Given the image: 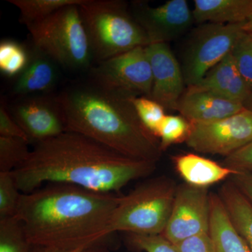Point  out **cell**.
<instances>
[{"label":"cell","instance_id":"18","mask_svg":"<svg viewBox=\"0 0 252 252\" xmlns=\"http://www.w3.org/2000/svg\"><path fill=\"white\" fill-rule=\"evenodd\" d=\"M210 235L215 252H251L235 228L218 193H210Z\"/></svg>","mask_w":252,"mask_h":252},{"label":"cell","instance_id":"34","mask_svg":"<svg viewBox=\"0 0 252 252\" xmlns=\"http://www.w3.org/2000/svg\"><path fill=\"white\" fill-rule=\"evenodd\" d=\"M81 250H65L52 247L41 246V245H31L28 252H82Z\"/></svg>","mask_w":252,"mask_h":252},{"label":"cell","instance_id":"22","mask_svg":"<svg viewBox=\"0 0 252 252\" xmlns=\"http://www.w3.org/2000/svg\"><path fill=\"white\" fill-rule=\"evenodd\" d=\"M29 51L19 42L3 40L0 43V71L8 77H17L27 67Z\"/></svg>","mask_w":252,"mask_h":252},{"label":"cell","instance_id":"20","mask_svg":"<svg viewBox=\"0 0 252 252\" xmlns=\"http://www.w3.org/2000/svg\"><path fill=\"white\" fill-rule=\"evenodd\" d=\"M232 223L252 252V205L236 186L228 181L219 190Z\"/></svg>","mask_w":252,"mask_h":252},{"label":"cell","instance_id":"4","mask_svg":"<svg viewBox=\"0 0 252 252\" xmlns=\"http://www.w3.org/2000/svg\"><path fill=\"white\" fill-rule=\"evenodd\" d=\"M94 61L97 63L150 44L127 4L119 0H85L79 5Z\"/></svg>","mask_w":252,"mask_h":252},{"label":"cell","instance_id":"3","mask_svg":"<svg viewBox=\"0 0 252 252\" xmlns=\"http://www.w3.org/2000/svg\"><path fill=\"white\" fill-rule=\"evenodd\" d=\"M135 97L91 80L65 88L56 96L65 131L77 132L126 157L157 162L160 142L141 122Z\"/></svg>","mask_w":252,"mask_h":252},{"label":"cell","instance_id":"23","mask_svg":"<svg viewBox=\"0 0 252 252\" xmlns=\"http://www.w3.org/2000/svg\"><path fill=\"white\" fill-rule=\"evenodd\" d=\"M31 244L17 217L0 219V252H28Z\"/></svg>","mask_w":252,"mask_h":252},{"label":"cell","instance_id":"9","mask_svg":"<svg viewBox=\"0 0 252 252\" xmlns=\"http://www.w3.org/2000/svg\"><path fill=\"white\" fill-rule=\"evenodd\" d=\"M186 144L198 153L229 157L252 141V111L244 108L221 120L190 123Z\"/></svg>","mask_w":252,"mask_h":252},{"label":"cell","instance_id":"24","mask_svg":"<svg viewBox=\"0 0 252 252\" xmlns=\"http://www.w3.org/2000/svg\"><path fill=\"white\" fill-rule=\"evenodd\" d=\"M27 140L0 136V172H13L21 166L31 150Z\"/></svg>","mask_w":252,"mask_h":252},{"label":"cell","instance_id":"10","mask_svg":"<svg viewBox=\"0 0 252 252\" xmlns=\"http://www.w3.org/2000/svg\"><path fill=\"white\" fill-rule=\"evenodd\" d=\"M210 193L205 187L177 186L171 214L162 235L175 245L195 235L210 233Z\"/></svg>","mask_w":252,"mask_h":252},{"label":"cell","instance_id":"12","mask_svg":"<svg viewBox=\"0 0 252 252\" xmlns=\"http://www.w3.org/2000/svg\"><path fill=\"white\" fill-rule=\"evenodd\" d=\"M10 113L31 144L49 140L65 132L56 97L49 94L18 97Z\"/></svg>","mask_w":252,"mask_h":252},{"label":"cell","instance_id":"7","mask_svg":"<svg viewBox=\"0 0 252 252\" xmlns=\"http://www.w3.org/2000/svg\"><path fill=\"white\" fill-rule=\"evenodd\" d=\"M242 25L207 23L195 32L184 56L182 69L186 85H197L231 53L243 32Z\"/></svg>","mask_w":252,"mask_h":252},{"label":"cell","instance_id":"13","mask_svg":"<svg viewBox=\"0 0 252 252\" xmlns=\"http://www.w3.org/2000/svg\"><path fill=\"white\" fill-rule=\"evenodd\" d=\"M153 76L151 99L164 109H177L185 92L182 67L167 43H156L146 46Z\"/></svg>","mask_w":252,"mask_h":252},{"label":"cell","instance_id":"21","mask_svg":"<svg viewBox=\"0 0 252 252\" xmlns=\"http://www.w3.org/2000/svg\"><path fill=\"white\" fill-rule=\"evenodd\" d=\"M85 0H9L20 11L19 21L26 26L42 21L58 10L70 5H80Z\"/></svg>","mask_w":252,"mask_h":252},{"label":"cell","instance_id":"2","mask_svg":"<svg viewBox=\"0 0 252 252\" xmlns=\"http://www.w3.org/2000/svg\"><path fill=\"white\" fill-rule=\"evenodd\" d=\"M121 196L67 184H49L23 193L16 217L30 244L65 250L100 245Z\"/></svg>","mask_w":252,"mask_h":252},{"label":"cell","instance_id":"17","mask_svg":"<svg viewBox=\"0 0 252 252\" xmlns=\"http://www.w3.org/2000/svg\"><path fill=\"white\" fill-rule=\"evenodd\" d=\"M173 162L185 183L194 187L207 188L238 174L222 164L194 154L176 156Z\"/></svg>","mask_w":252,"mask_h":252},{"label":"cell","instance_id":"36","mask_svg":"<svg viewBox=\"0 0 252 252\" xmlns=\"http://www.w3.org/2000/svg\"><path fill=\"white\" fill-rule=\"evenodd\" d=\"M82 252H103V251L100 248V245H98L92 247V248L86 249Z\"/></svg>","mask_w":252,"mask_h":252},{"label":"cell","instance_id":"5","mask_svg":"<svg viewBox=\"0 0 252 252\" xmlns=\"http://www.w3.org/2000/svg\"><path fill=\"white\" fill-rule=\"evenodd\" d=\"M177 186L172 179L158 177L121 196L111 219L112 233L162 235L171 214Z\"/></svg>","mask_w":252,"mask_h":252},{"label":"cell","instance_id":"16","mask_svg":"<svg viewBox=\"0 0 252 252\" xmlns=\"http://www.w3.org/2000/svg\"><path fill=\"white\" fill-rule=\"evenodd\" d=\"M195 86L243 105L252 94L231 54L225 56Z\"/></svg>","mask_w":252,"mask_h":252},{"label":"cell","instance_id":"26","mask_svg":"<svg viewBox=\"0 0 252 252\" xmlns=\"http://www.w3.org/2000/svg\"><path fill=\"white\" fill-rule=\"evenodd\" d=\"M190 127V123L182 116H165L158 135L162 152L172 144L186 142Z\"/></svg>","mask_w":252,"mask_h":252},{"label":"cell","instance_id":"6","mask_svg":"<svg viewBox=\"0 0 252 252\" xmlns=\"http://www.w3.org/2000/svg\"><path fill=\"white\" fill-rule=\"evenodd\" d=\"M79 6H64L26 26L34 48L71 70L88 69L94 61Z\"/></svg>","mask_w":252,"mask_h":252},{"label":"cell","instance_id":"29","mask_svg":"<svg viewBox=\"0 0 252 252\" xmlns=\"http://www.w3.org/2000/svg\"><path fill=\"white\" fill-rule=\"evenodd\" d=\"M129 243L138 250L146 252H179L175 245L162 235L128 234Z\"/></svg>","mask_w":252,"mask_h":252},{"label":"cell","instance_id":"33","mask_svg":"<svg viewBox=\"0 0 252 252\" xmlns=\"http://www.w3.org/2000/svg\"><path fill=\"white\" fill-rule=\"evenodd\" d=\"M230 181L252 205V172H238L230 177Z\"/></svg>","mask_w":252,"mask_h":252},{"label":"cell","instance_id":"14","mask_svg":"<svg viewBox=\"0 0 252 252\" xmlns=\"http://www.w3.org/2000/svg\"><path fill=\"white\" fill-rule=\"evenodd\" d=\"M244 108L243 104L192 86L184 93L176 110L189 123L207 124L231 117Z\"/></svg>","mask_w":252,"mask_h":252},{"label":"cell","instance_id":"35","mask_svg":"<svg viewBox=\"0 0 252 252\" xmlns=\"http://www.w3.org/2000/svg\"><path fill=\"white\" fill-rule=\"evenodd\" d=\"M242 28L244 31L248 32L252 34V12L250 15L248 20L242 25Z\"/></svg>","mask_w":252,"mask_h":252},{"label":"cell","instance_id":"32","mask_svg":"<svg viewBox=\"0 0 252 252\" xmlns=\"http://www.w3.org/2000/svg\"><path fill=\"white\" fill-rule=\"evenodd\" d=\"M175 246L179 252H215L210 233L190 237Z\"/></svg>","mask_w":252,"mask_h":252},{"label":"cell","instance_id":"37","mask_svg":"<svg viewBox=\"0 0 252 252\" xmlns=\"http://www.w3.org/2000/svg\"><path fill=\"white\" fill-rule=\"evenodd\" d=\"M244 106H245V108L250 109V110L252 111V94L250 97H249L248 100L245 102V103L244 104Z\"/></svg>","mask_w":252,"mask_h":252},{"label":"cell","instance_id":"8","mask_svg":"<svg viewBox=\"0 0 252 252\" xmlns=\"http://www.w3.org/2000/svg\"><path fill=\"white\" fill-rule=\"evenodd\" d=\"M89 79L106 89L150 98L153 76L146 46L97 63L91 68Z\"/></svg>","mask_w":252,"mask_h":252},{"label":"cell","instance_id":"1","mask_svg":"<svg viewBox=\"0 0 252 252\" xmlns=\"http://www.w3.org/2000/svg\"><path fill=\"white\" fill-rule=\"evenodd\" d=\"M156 168L157 162L126 157L86 136L65 131L34 144L26 160L12 172L22 193L46 183L114 193L152 175Z\"/></svg>","mask_w":252,"mask_h":252},{"label":"cell","instance_id":"11","mask_svg":"<svg viewBox=\"0 0 252 252\" xmlns=\"http://www.w3.org/2000/svg\"><path fill=\"white\" fill-rule=\"evenodd\" d=\"M130 11L148 36L150 44L166 43L182 35L193 18L185 0H170L156 7L144 1H135Z\"/></svg>","mask_w":252,"mask_h":252},{"label":"cell","instance_id":"25","mask_svg":"<svg viewBox=\"0 0 252 252\" xmlns=\"http://www.w3.org/2000/svg\"><path fill=\"white\" fill-rule=\"evenodd\" d=\"M132 102L144 127L158 138L159 129L166 116L164 107L145 96H135Z\"/></svg>","mask_w":252,"mask_h":252},{"label":"cell","instance_id":"15","mask_svg":"<svg viewBox=\"0 0 252 252\" xmlns=\"http://www.w3.org/2000/svg\"><path fill=\"white\" fill-rule=\"evenodd\" d=\"M27 67L16 77L12 94L18 97L49 94L59 79V64L33 46Z\"/></svg>","mask_w":252,"mask_h":252},{"label":"cell","instance_id":"30","mask_svg":"<svg viewBox=\"0 0 252 252\" xmlns=\"http://www.w3.org/2000/svg\"><path fill=\"white\" fill-rule=\"evenodd\" d=\"M223 166L236 172H252V141L229 157L224 158Z\"/></svg>","mask_w":252,"mask_h":252},{"label":"cell","instance_id":"31","mask_svg":"<svg viewBox=\"0 0 252 252\" xmlns=\"http://www.w3.org/2000/svg\"><path fill=\"white\" fill-rule=\"evenodd\" d=\"M0 136L19 137L30 142L28 136L11 116L3 97L0 102Z\"/></svg>","mask_w":252,"mask_h":252},{"label":"cell","instance_id":"27","mask_svg":"<svg viewBox=\"0 0 252 252\" xmlns=\"http://www.w3.org/2000/svg\"><path fill=\"white\" fill-rule=\"evenodd\" d=\"M22 194L12 172H0V219L16 216Z\"/></svg>","mask_w":252,"mask_h":252},{"label":"cell","instance_id":"28","mask_svg":"<svg viewBox=\"0 0 252 252\" xmlns=\"http://www.w3.org/2000/svg\"><path fill=\"white\" fill-rule=\"evenodd\" d=\"M239 72L252 93V34L244 31L232 50Z\"/></svg>","mask_w":252,"mask_h":252},{"label":"cell","instance_id":"19","mask_svg":"<svg viewBox=\"0 0 252 252\" xmlns=\"http://www.w3.org/2000/svg\"><path fill=\"white\" fill-rule=\"evenodd\" d=\"M192 14L197 23L243 24L252 12V0H195Z\"/></svg>","mask_w":252,"mask_h":252}]
</instances>
